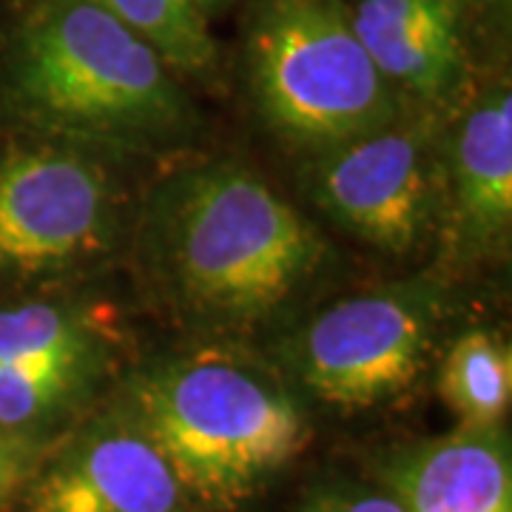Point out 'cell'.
<instances>
[{
	"mask_svg": "<svg viewBox=\"0 0 512 512\" xmlns=\"http://www.w3.org/2000/svg\"><path fill=\"white\" fill-rule=\"evenodd\" d=\"M0 111L72 143L157 146L191 128L177 74L97 0H29L0 37Z\"/></svg>",
	"mask_w": 512,
	"mask_h": 512,
	"instance_id": "1",
	"label": "cell"
},
{
	"mask_svg": "<svg viewBox=\"0 0 512 512\" xmlns=\"http://www.w3.org/2000/svg\"><path fill=\"white\" fill-rule=\"evenodd\" d=\"M151 265L168 299L211 328H254L325 262V242L291 202L231 163L165 185L148 220Z\"/></svg>",
	"mask_w": 512,
	"mask_h": 512,
	"instance_id": "2",
	"label": "cell"
},
{
	"mask_svg": "<svg viewBox=\"0 0 512 512\" xmlns=\"http://www.w3.org/2000/svg\"><path fill=\"white\" fill-rule=\"evenodd\" d=\"M117 413L160 450L200 512L248 504L311 439L291 390L231 350H200L140 370Z\"/></svg>",
	"mask_w": 512,
	"mask_h": 512,
	"instance_id": "3",
	"label": "cell"
},
{
	"mask_svg": "<svg viewBox=\"0 0 512 512\" xmlns=\"http://www.w3.org/2000/svg\"><path fill=\"white\" fill-rule=\"evenodd\" d=\"M242 57L262 120L313 154L404 117L345 0H254Z\"/></svg>",
	"mask_w": 512,
	"mask_h": 512,
	"instance_id": "4",
	"label": "cell"
},
{
	"mask_svg": "<svg viewBox=\"0 0 512 512\" xmlns=\"http://www.w3.org/2000/svg\"><path fill=\"white\" fill-rule=\"evenodd\" d=\"M441 299L430 282H404L333 302L282 348L285 365L313 399L362 410L419 379L439 328Z\"/></svg>",
	"mask_w": 512,
	"mask_h": 512,
	"instance_id": "5",
	"label": "cell"
},
{
	"mask_svg": "<svg viewBox=\"0 0 512 512\" xmlns=\"http://www.w3.org/2000/svg\"><path fill=\"white\" fill-rule=\"evenodd\" d=\"M80 146L49 137L0 151V279L63 274L114 242L117 188Z\"/></svg>",
	"mask_w": 512,
	"mask_h": 512,
	"instance_id": "6",
	"label": "cell"
},
{
	"mask_svg": "<svg viewBox=\"0 0 512 512\" xmlns=\"http://www.w3.org/2000/svg\"><path fill=\"white\" fill-rule=\"evenodd\" d=\"M427 126L402 117L319 151L311 163L316 205L339 228L379 251H413L439 205L433 131Z\"/></svg>",
	"mask_w": 512,
	"mask_h": 512,
	"instance_id": "7",
	"label": "cell"
},
{
	"mask_svg": "<svg viewBox=\"0 0 512 512\" xmlns=\"http://www.w3.org/2000/svg\"><path fill=\"white\" fill-rule=\"evenodd\" d=\"M20 512H200L160 450L120 413L26 481Z\"/></svg>",
	"mask_w": 512,
	"mask_h": 512,
	"instance_id": "8",
	"label": "cell"
},
{
	"mask_svg": "<svg viewBox=\"0 0 512 512\" xmlns=\"http://www.w3.org/2000/svg\"><path fill=\"white\" fill-rule=\"evenodd\" d=\"M387 493L404 512H512L510 444L501 424L413 444L387 458Z\"/></svg>",
	"mask_w": 512,
	"mask_h": 512,
	"instance_id": "9",
	"label": "cell"
},
{
	"mask_svg": "<svg viewBox=\"0 0 512 512\" xmlns=\"http://www.w3.org/2000/svg\"><path fill=\"white\" fill-rule=\"evenodd\" d=\"M350 20L376 69L402 97L433 103L456 92L467 66L461 0H359Z\"/></svg>",
	"mask_w": 512,
	"mask_h": 512,
	"instance_id": "10",
	"label": "cell"
},
{
	"mask_svg": "<svg viewBox=\"0 0 512 512\" xmlns=\"http://www.w3.org/2000/svg\"><path fill=\"white\" fill-rule=\"evenodd\" d=\"M458 220L470 242L507 234L512 220V97L498 86L461 120L453 143Z\"/></svg>",
	"mask_w": 512,
	"mask_h": 512,
	"instance_id": "11",
	"label": "cell"
},
{
	"mask_svg": "<svg viewBox=\"0 0 512 512\" xmlns=\"http://www.w3.org/2000/svg\"><path fill=\"white\" fill-rule=\"evenodd\" d=\"M439 387L461 424H501L512 399L510 348L487 330L461 336L441 362Z\"/></svg>",
	"mask_w": 512,
	"mask_h": 512,
	"instance_id": "12",
	"label": "cell"
},
{
	"mask_svg": "<svg viewBox=\"0 0 512 512\" xmlns=\"http://www.w3.org/2000/svg\"><path fill=\"white\" fill-rule=\"evenodd\" d=\"M177 74H208L217 43L197 0H97Z\"/></svg>",
	"mask_w": 512,
	"mask_h": 512,
	"instance_id": "13",
	"label": "cell"
},
{
	"mask_svg": "<svg viewBox=\"0 0 512 512\" xmlns=\"http://www.w3.org/2000/svg\"><path fill=\"white\" fill-rule=\"evenodd\" d=\"M97 353L0 365V427L35 433L83 393Z\"/></svg>",
	"mask_w": 512,
	"mask_h": 512,
	"instance_id": "14",
	"label": "cell"
},
{
	"mask_svg": "<svg viewBox=\"0 0 512 512\" xmlns=\"http://www.w3.org/2000/svg\"><path fill=\"white\" fill-rule=\"evenodd\" d=\"M74 353H97V328L80 308L60 302L0 308V365Z\"/></svg>",
	"mask_w": 512,
	"mask_h": 512,
	"instance_id": "15",
	"label": "cell"
},
{
	"mask_svg": "<svg viewBox=\"0 0 512 512\" xmlns=\"http://www.w3.org/2000/svg\"><path fill=\"white\" fill-rule=\"evenodd\" d=\"M37 470V441L32 433L0 427V504L23 490Z\"/></svg>",
	"mask_w": 512,
	"mask_h": 512,
	"instance_id": "16",
	"label": "cell"
},
{
	"mask_svg": "<svg viewBox=\"0 0 512 512\" xmlns=\"http://www.w3.org/2000/svg\"><path fill=\"white\" fill-rule=\"evenodd\" d=\"M299 512H404L402 504L390 493L376 490H336L313 498Z\"/></svg>",
	"mask_w": 512,
	"mask_h": 512,
	"instance_id": "17",
	"label": "cell"
},
{
	"mask_svg": "<svg viewBox=\"0 0 512 512\" xmlns=\"http://www.w3.org/2000/svg\"><path fill=\"white\" fill-rule=\"evenodd\" d=\"M228 3H234V0H197V6H200L205 18H208L211 12H220V9H225Z\"/></svg>",
	"mask_w": 512,
	"mask_h": 512,
	"instance_id": "18",
	"label": "cell"
}]
</instances>
